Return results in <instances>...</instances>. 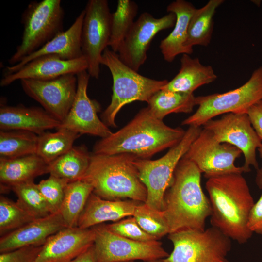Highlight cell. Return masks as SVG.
Returning <instances> with one entry per match:
<instances>
[{
    "label": "cell",
    "mask_w": 262,
    "mask_h": 262,
    "mask_svg": "<svg viewBox=\"0 0 262 262\" xmlns=\"http://www.w3.org/2000/svg\"><path fill=\"white\" fill-rule=\"evenodd\" d=\"M176 16L173 13L155 18L148 12L142 13L134 21L118 51L121 61L138 71L147 58L150 43L159 32L174 26Z\"/></svg>",
    "instance_id": "9a60e30c"
},
{
    "label": "cell",
    "mask_w": 262,
    "mask_h": 262,
    "mask_svg": "<svg viewBox=\"0 0 262 262\" xmlns=\"http://www.w3.org/2000/svg\"><path fill=\"white\" fill-rule=\"evenodd\" d=\"M101 64L108 68L113 79L111 101L101 115V120L108 127H116V116L125 105L135 101L147 103L168 82L140 74L123 63L117 53L107 48L102 53Z\"/></svg>",
    "instance_id": "5b68a950"
},
{
    "label": "cell",
    "mask_w": 262,
    "mask_h": 262,
    "mask_svg": "<svg viewBox=\"0 0 262 262\" xmlns=\"http://www.w3.org/2000/svg\"><path fill=\"white\" fill-rule=\"evenodd\" d=\"M133 216L144 231L157 240L170 233L163 211L153 209L145 203L136 206Z\"/></svg>",
    "instance_id": "836d02e7"
},
{
    "label": "cell",
    "mask_w": 262,
    "mask_h": 262,
    "mask_svg": "<svg viewBox=\"0 0 262 262\" xmlns=\"http://www.w3.org/2000/svg\"><path fill=\"white\" fill-rule=\"evenodd\" d=\"M69 182L66 180L49 175L48 179L37 184L51 213L59 212L65 189Z\"/></svg>",
    "instance_id": "d590c367"
},
{
    "label": "cell",
    "mask_w": 262,
    "mask_h": 262,
    "mask_svg": "<svg viewBox=\"0 0 262 262\" xmlns=\"http://www.w3.org/2000/svg\"><path fill=\"white\" fill-rule=\"evenodd\" d=\"M43 245L31 246L1 253L0 262H34Z\"/></svg>",
    "instance_id": "74e56055"
},
{
    "label": "cell",
    "mask_w": 262,
    "mask_h": 262,
    "mask_svg": "<svg viewBox=\"0 0 262 262\" xmlns=\"http://www.w3.org/2000/svg\"><path fill=\"white\" fill-rule=\"evenodd\" d=\"M17 196L16 202L37 219L51 214L47 204L34 181L19 183L11 187Z\"/></svg>",
    "instance_id": "d6a6232c"
},
{
    "label": "cell",
    "mask_w": 262,
    "mask_h": 262,
    "mask_svg": "<svg viewBox=\"0 0 262 262\" xmlns=\"http://www.w3.org/2000/svg\"><path fill=\"white\" fill-rule=\"evenodd\" d=\"M193 94L161 89L154 94L147 102V107L157 118H163L171 113H189L196 105Z\"/></svg>",
    "instance_id": "f1b7e54d"
},
{
    "label": "cell",
    "mask_w": 262,
    "mask_h": 262,
    "mask_svg": "<svg viewBox=\"0 0 262 262\" xmlns=\"http://www.w3.org/2000/svg\"><path fill=\"white\" fill-rule=\"evenodd\" d=\"M185 131L181 128L166 125L147 107L140 110L124 127L97 142L92 153H129L138 159H150L157 153L177 145Z\"/></svg>",
    "instance_id": "6da1fadb"
},
{
    "label": "cell",
    "mask_w": 262,
    "mask_h": 262,
    "mask_svg": "<svg viewBox=\"0 0 262 262\" xmlns=\"http://www.w3.org/2000/svg\"><path fill=\"white\" fill-rule=\"evenodd\" d=\"M253 3H255V4L256 5H258V4H259V5H260V3H261V1L260 0H252V1Z\"/></svg>",
    "instance_id": "ee69618b"
},
{
    "label": "cell",
    "mask_w": 262,
    "mask_h": 262,
    "mask_svg": "<svg viewBox=\"0 0 262 262\" xmlns=\"http://www.w3.org/2000/svg\"><path fill=\"white\" fill-rule=\"evenodd\" d=\"M93 227L96 232L93 246L97 262L147 261L169 256L158 240L134 241L112 232L106 225Z\"/></svg>",
    "instance_id": "30bf717a"
},
{
    "label": "cell",
    "mask_w": 262,
    "mask_h": 262,
    "mask_svg": "<svg viewBox=\"0 0 262 262\" xmlns=\"http://www.w3.org/2000/svg\"><path fill=\"white\" fill-rule=\"evenodd\" d=\"M64 17L61 0L31 2L22 15L21 41L8 60L10 66L18 63L64 31Z\"/></svg>",
    "instance_id": "8992f818"
},
{
    "label": "cell",
    "mask_w": 262,
    "mask_h": 262,
    "mask_svg": "<svg viewBox=\"0 0 262 262\" xmlns=\"http://www.w3.org/2000/svg\"><path fill=\"white\" fill-rule=\"evenodd\" d=\"M84 10L82 50L88 62V74L90 77L98 79L102 55L110 40L111 13L107 0H89Z\"/></svg>",
    "instance_id": "8fae6325"
},
{
    "label": "cell",
    "mask_w": 262,
    "mask_h": 262,
    "mask_svg": "<svg viewBox=\"0 0 262 262\" xmlns=\"http://www.w3.org/2000/svg\"><path fill=\"white\" fill-rule=\"evenodd\" d=\"M134 262V261H126V262Z\"/></svg>",
    "instance_id": "f6af8a7d"
},
{
    "label": "cell",
    "mask_w": 262,
    "mask_h": 262,
    "mask_svg": "<svg viewBox=\"0 0 262 262\" xmlns=\"http://www.w3.org/2000/svg\"><path fill=\"white\" fill-rule=\"evenodd\" d=\"M94 227L65 228L50 236L34 262H68L94 244Z\"/></svg>",
    "instance_id": "e0dca14e"
},
{
    "label": "cell",
    "mask_w": 262,
    "mask_h": 262,
    "mask_svg": "<svg viewBox=\"0 0 262 262\" xmlns=\"http://www.w3.org/2000/svg\"><path fill=\"white\" fill-rule=\"evenodd\" d=\"M136 158L129 153H92L88 168L81 180L90 183L93 193L103 199L145 203L147 190L133 164Z\"/></svg>",
    "instance_id": "277c9868"
},
{
    "label": "cell",
    "mask_w": 262,
    "mask_h": 262,
    "mask_svg": "<svg viewBox=\"0 0 262 262\" xmlns=\"http://www.w3.org/2000/svg\"><path fill=\"white\" fill-rule=\"evenodd\" d=\"M38 135L27 131H0V158H14L36 154Z\"/></svg>",
    "instance_id": "1f68e13d"
},
{
    "label": "cell",
    "mask_w": 262,
    "mask_h": 262,
    "mask_svg": "<svg viewBox=\"0 0 262 262\" xmlns=\"http://www.w3.org/2000/svg\"><path fill=\"white\" fill-rule=\"evenodd\" d=\"M206 188L212 207V226L239 244L246 242L253 234L247 222L254 202L242 173L210 177L207 179Z\"/></svg>",
    "instance_id": "3957f363"
},
{
    "label": "cell",
    "mask_w": 262,
    "mask_h": 262,
    "mask_svg": "<svg viewBox=\"0 0 262 262\" xmlns=\"http://www.w3.org/2000/svg\"><path fill=\"white\" fill-rule=\"evenodd\" d=\"M84 16V9L68 29L59 33L18 63L6 66L3 70V76L15 72L31 61L42 56L53 55L65 60H73L82 56L81 33Z\"/></svg>",
    "instance_id": "ffe728a7"
},
{
    "label": "cell",
    "mask_w": 262,
    "mask_h": 262,
    "mask_svg": "<svg viewBox=\"0 0 262 262\" xmlns=\"http://www.w3.org/2000/svg\"><path fill=\"white\" fill-rule=\"evenodd\" d=\"M196 9L194 5L184 0H176L167 7V12L173 13L176 20L173 30L161 40L159 48L164 60L172 62L180 54L190 55L193 51L185 46L190 18Z\"/></svg>",
    "instance_id": "603a6c76"
},
{
    "label": "cell",
    "mask_w": 262,
    "mask_h": 262,
    "mask_svg": "<svg viewBox=\"0 0 262 262\" xmlns=\"http://www.w3.org/2000/svg\"><path fill=\"white\" fill-rule=\"evenodd\" d=\"M35 219L21 207L16 202L0 196V237L21 228Z\"/></svg>",
    "instance_id": "e575fe53"
},
{
    "label": "cell",
    "mask_w": 262,
    "mask_h": 262,
    "mask_svg": "<svg viewBox=\"0 0 262 262\" xmlns=\"http://www.w3.org/2000/svg\"><path fill=\"white\" fill-rule=\"evenodd\" d=\"M217 78L213 67L202 65L198 58H192L183 54L178 74L162 89L193 94L199 87L214 82Z\"/></svg>",
    "instance_id": "cb8c5ba5"
},
{
    "label": "cell",
    "mask_w": 262,
    "mask_h": 262,
    "mask_svg": "<svg viewBox=\"0 0 262 262\" xmlns=\"http://www.w3.org/2000/svg\"><path fill=\"white\" fill-rule=\"evenodd\" d=\"M80 136L65 129L54 132L45 131L38 135L36 154L49 164L69 150Z\"/></svg>",
    "instance_id": "f546056e"
},
{
    "label": "cell",
    "mask_w": 262,
    "mask_h": 262,
    "mask_svg": "<svg viewBox=\"0 0 262 262\" xmlns=\"http://www.w3.org/2000/svg\"><path fill=\"white\" fill-rule=\"evenodd\" d=\"M106 226L112 232L132 240L141 242L157 240L144 231L133 216L106 225Z\"/></svg>",
    "instance_id": "8d00e7d4"
},
{
    "label": "cell",
    "mask_w": 262,
    "mask_h": 262,
    "mask_svg": "<svg viewBox=\"0 0 262 262\" xmlns=\"http://www.w3.org/2000/svg\"><path fill=\"white\" fill-rule=\"evenodd\" d=\"M137 202L130 199H105L92 193L80 217L77 227L89 229L105 222H115L133 216Z\"/></svg>",
    "instance_id": "7402d4cb"
},
{
    "label": "cell",
    "mask_w": 262,
    "mask_h": 262,
    "mask_svg": "<svg viewBox=\"0 0 262 262\" xmlns=\"http://www.w3.org/2000/svg\"><path fill=\"white\" fill-rule=\"evenodd\" d=\"M90 76L87 70L77 74V89L72 106L58 129H65L80 135L89 134L104 138L113 132L98 116L100 106L87 95ZM57 129V130H58Z\"/></svg>",
    "instance_id": "2e32d148"
},
{
    "label": "cell",
    "mask_w": 262,
    "mask_h": 262,
    "mask_svg": "<svg viewBox=\"0 0 262 262\" xmlns=\"http://www.w3.org/2000/svg\"><path fill=\"white\" fill-rule=\"evenodd\" d=\"M247 226L252 233L262 235V192L250 210Z\"/></svg>",
    "instance_id": "f35d334b"
},
{
    "label": "cell",
    "mask_w": 262,
    "mask_h": 262,
    "mask_svg": "<svg viewBox=\"0 0 262 262\" xmlns=\"http://www.w3.org/2000/svg\"><path fill=\"white\" fill-rule=\"evenodd\" d=\"M168 239L173 249L165 262H228L231 239L215 227L180 230L169 234Z\"/></svg>",
    "instance_id": "9c48e42d"
},
{
    "label": "cell",
    "mask_w": 262,
    "mask_h": 262,
    "mask_svg": "<svg viewBox=\"0 0 262 262\" xmlns=\"http://www.w3.org/2000/svg\"><path fill=\"white\" fill-rule=\"evenodd\" d=\"M201 174L189 160L183 157L178 163L164 196L163 213L169 234L185 229H205L212 207L201 187Z\"/></svg>",
    "instance_id": "7a4b0ae2"
},
{
    "label": "cell",
    "mask_w": 262,
    "mask_h": 262,
    "mask_svg": "<svg viewBox=\"0 0 262 262\" xmlns=\"http://www.w3.org/2000/svg\"><path fill=\"white\" fill-rule=\"evenodd\" d=\"M242 151L237 147L218 141L209 131L203 129L183 157L193 162L207 179L231 173L244 172L234 164Z\"/></svg>",
    "instance_id": "7c38bea8"
},
{
    "label": "cell",
    "mask_w": 262,
    "mask_h": 262,
    "mask_svg": "<svg viewBox=\"0 0 262 262\" xmlns=\"http://www.w3.org/2000/svg\"><path fill=\"white\" fill-rule=\"evenodd\" d=\"M47 164L36 154L14 158H0L1 187L10 189L15 185L30 181L48 173Z\"/></svg>",
    "instance_id": "d4e9b609"
},
{
    "label": "cell",
    "mask_w": 262,
    "mask_h": 262,
    "mask_svg": "<svg viewBox=\"0 0 262 262\" xmlns=\"http://www.w3.org/2000/svg\"><path fill=\"white\" fill-rule=\"evenodd\" d=\"M201 130L199 127L189 126L181 141L159 159L151 160L136 158L133 161L139 178L147 190L145 203L147 206L163 211L164 194L175 169Z\"/></svg>",
    "instance_id": "52a82bcc"
},
{
    "label": "cell",
    "mask_w": 262,
    "mask_h": 262,
    "mask_svg": "<svg viewBox=\"0 0 262 262\" xmlns=\"http://www.w3.org/2000/svg\"><path fill=\"white\" fill-rule=\"evenodd\" d=\"M138 10L136 3L118 0L115 11L111 14L110 37L108 46L115 52L119 49L132 26Z\"/></svg>",
    "instance_id": "4dcf8cb0"
},
{
    "label": "cell",
    "mask_w": 262,
    "mask_h": 262,
    "mask_svg": "<svg viewBox=\"0 0 262 262\" xmlns=\"http://www.w3.org/2000/svg\"><path fill=\"white\" fill-rule=\"evenodd\" d=\"M68 262H97L93 245Z\"/></svg>",
    "instance_id": "60d3db41"
},
{
    "label": "cell",
    "mask_w": 262,
    "mask_h": 262,
    "mask_svg": "<svg viewBox=\"0 0 262 262\" xmlns=\"http://www.w3.org/2000/svg\"><path fill=\"white\" fill-rule=\"evenodd\" d=\"M93 192L89 182L82 180L66 185L59 213L67 227H76L88 199Z\"/></svg>",
    "instance_id": "83f0119b"
},
{
    "label": "cell",
    "mask_w": 262,
    "mask_h": 262,
    "mask_svg": "<svg viewBox=\"0 0 262 262\" xmlns=\"http://www.w3.org/2000/svg\"><path fill=\"white\" fill-rule=\"evenodd\" d=\"M20 81L25 93L62 123L76 97L77 75L66 74L48 80L23 79Z\"/></svg>",
    "instance_id": "5bb4252c"
},
{
    "label": "cell",
    "mask_w": 262,
    "mask_h": 262,
    "mask_svg": "<svg viewBox=\"0 0 262 262\" xmlns=\"http://www.w3.org/2000/svg\"><path fill=\"white\" fill-rule=\"evenodd\" d=\"M67 227L59 212L37 218L0 239V253L43 245L51 235Z\"/></svg>",
    "instance_id": "d6986e66"
},
{
    "label": "cell",
    "mask_w": 262,
    "mask_h": 262,
    "mask_svg": "<svg viewBox=\"0 0 262 262\" xmlns=\"http://www.w3.org/2000/svg\"><path fill=\"white\" fill-rule=\"evenodd\" d=\"M220 143H227L239 148L244 154V172L250 171L252 165L259 169L256 150L262 141L253 128L246 113H228L218 119H211L203 125Z\"/></svg>",
    "instance_id": "4fadbf2b"
},
{
    "label": "cell",
    "mask_w": 262,
    "mask_h": 262,
    "mask_svg": "<svg viewBox=\"0 0 262 262\" xmlns=\"http://www.w3.org/2000/svg\"><path fill=\"white\" fill-rule=\"evenodd\" d=\"M224 0H210L206 5L195 10L189 23L185 47L193 52L194 46H207L213 28V16Z\"/></svg>",
    "instance_id": "4316f807"
},
{
    "label": "cell",
    "mask_w": 262,
    "mask_h": 262,
    "mask_svg": "<svg viewBox=\"0 0 262 262\" xmlns=\"http://www.w3.org/2000/svg\"><path fill=\"white\" fill-rule=\"evenodd\" d=\"M145 262H165L164 259H158L146 261Z\"/></svg>",
    "instance_id": "7bdbcfd3"
},
{
    "label": "cell",
    "mask_w": 262,
    "mask_h": 262,
    "mask_svg": "<svg viewBox=\"0 0 262 262\" xmlns=\"http://www.w3.org/2000/svg\"><path fill=\"white\" fill-rule=\"evenodd\" d=\"M61 125L60 121L43 108L0 106V130L24 131L39 135L48 130H57Z\"/></svg>",
    "instance_id": "44dd1931"
},
{
    "label": "cell",
    "mask_w": 262,
    "mask_h": 262,
    "mask_svg": "<svg viewBox=\"0 0 262 262\" xmlns=\"http://www.w3.org/2000/svg\"><path fill=\"white\" fill-rule=\"evenodd\" d=\"M88 68V62L84 56L65 60L56 55H44L31 61L13 73L3 76L0 85L6 86L23 79L48 80L66 74L77 75L87 71Z\"/></svg>",
    "instance_id": "ac0fdd59"
},
{
    "label": "cell",
    "mask_w": 262,
    "mask_h": 262,
    "mask_svg": "<svg viewBox=\"0 0 262 262\" xmlns=\"http://www.w3.org/2000/svg\"><path fill=\"white\" fill-rule=\"evenodd\" d=\"M247 114L253 128L262 141V100L252 105Z\"/></svg>",
    "instance_id": "ab89813d"
},
{
    "label": "cell",
    "mask_w": 262,
    "mask_h": 262,
    "mask_svg": "<svg viewBox=\"0 0 262 262\" xmlns=\"http://www.w3.org/2000/svg\"><path fill=\"white\" fill-rule=\"evenodd\" d=\"M91 155L85 146H73L48 164V173L69 182L80 180L88 168Z\"/></svg>",
    "instance_id": "484cf974"
},
{
    "label": "cell",
    "mask_w": 262,
    "mask_h": 262,
    "mask_svg": "<svg viewBox=\"0 0 262 262\" xmlns=\"http://www.w3.org/2000/svg\"><path fill=\"white\" fill-rule=\"evenodd\" d=\"M259 155L262 159V145L258 148ZM255 182L260 189H262V167L257 170Z\"/></svg>",
    "instance_id": "b9f144b4"
},
{
    "label": "cell",
    "mask_w": 262,
    "mask_h": 262,
    "mask_svg": "<svg viewBox=\"0 0 262 262\" xmlns=\"http://www.w3.org/2000/svg\"><path fill=\"white\" fill-rule=\"evenodd\" d=\"M262 100V66H260L245 83L237 88L223 93L196 97L197 109L181 125L200 127L219 115L247 114L252 105Z\"/></svg>",
    "instance_id": "ba28073f"
}]
</instances>
